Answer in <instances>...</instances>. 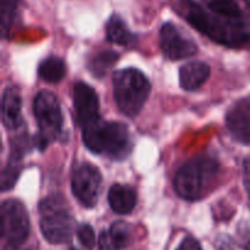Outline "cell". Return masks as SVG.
I'll use <instances>...</instances> for the list:
<instances>
[{
  "instance_id": "6da1fadb",
  "label": "cell",
  "mask_w": 250,
  "mask_h": 250,
  "mask_svg": "<svg viewBox=\"0 0 250 250\" xmlns=\"http://www.w3.org/2000/svg\"><path fill=\"white\" fill-rule=\"evenodd\" d=\"M182 1L186 5V19L210 39L229 48H243L250 44V34L247 31L246 23L231 22L214 16L194 0Z\"/></svg>"
},
{
  "instance_id": "7a4b0ae2",
  "label": "cell",
  "mask_w": 250,
  "mask_h": 250,
  "mask_svg": "<svg viewBox=\"0 0 250 250\" xmlns=\"http://www.w3.org/2000/svg\"><path fill=\"white\" fill-rule=\"evenodd\" d=\"M83 142L90 151L112 160H124L132 150L128 128L120 122L94 120L83 127Z\"/></svg>"
},
{
  "instance_id": "3957f363",
  "label": "cell",
  "mask_w": 250,
  "mask_h": 250,
  "mask_svg": "<svg viewBox=\"0 0 250 250\" xmlns=\"http://www.w3.org/2000/svg\"><path fill=\"white\" fill-rule=\"evenodd\" d=\"M219 172V163L208 155L193 158L178 170L175 190L186 200H197L212 187Z\"/></svg>"
},
{
  "instance_id": "277c9868",
  "label": "cell",
  "mask_w": 250,
  "mask_h": 250,
  "mask_svg": "<svg viewBox=\"0 0 250 250\" xmlns=\"http://www.w3.org/2000/svg\"><path fill=\"white\" fill-rule=\"evenodd\" d=\"M150 83L137 68H124L114 73V95L121 112L134 117L148 100Z\"/></svg>"
},
{
  "instance_id": "5b68a950",
  "label": "cell",
  "mask_w": 250,
  "mask_h": 250,
  "mask_svg": "<svg viewBox=\"0 0 250 250\" xmlns=\"http://www.w3.org/2000/svg\"><path fill=\"white\" fill-rule=\"evenodd\" d=\"M41 229L44 238L51 244H65L72 238L75 220L68 212L65 199L54 194L39 204Z\"/></svg>"
},
{
  "instance_id": "8992f818",
  "label": "cell",
  "mask_w": 250,
  "mask_h": 250,
  "mask_svg": "<svg viewBox=\"0 0 250 250\" xmlns=\"http://www.w3.org/2000/svg\"><path fill=\"white\" fill-rule=\"evenodd\" d=\"M33 111L39 128L34 144L43 150L60 134L63 122L62 112L55 94L49 90H42L36 95Z\"/></svg>"
},
{
  "instance_id": "52a82bcc",
  "label": "cell",
  "mask_w": 250,
  "mask_h": 250,
  "mask_svg": "<svg viewBox=\"0 0 250 250\" xmlns=\"http://www.w3.org/2000/svg\"><path fill=\"white\" fill-rule=\"evenodd\" d=\"M31 229L28 214L21 202L10 199L1 205V237L5 244H24Z\"/></svg>"
},
{
  "instance_id": "ba28073f",
  "label": "cell",
  "mask_w": 250,
  "mask_h": 250,
  "mask_svg": "<svg viewBox=\"0 0 250 250\" xmlns=\"http://www.w3.org/2000/svg\"><path fill=\"white\" fill-rule=\"evenodd\" d=\"M71 187L81 204L85 208H93L97 204L102 190V175L97 167L85 164L73 172Z\"/></svg>"
},
{
  "instance_id": "9c48e42d",
  "label": "cell",
  "mask_w": 250,
  "mask_h": 250,
  "mask_svg": "<svg viewBox=\"0 0 250 250\" xmlns=\"http://www.w3.org/2000/svg\"><path fill=\"white\" fill-rule=\"evenodd\" d=\"M160 48L164 55L170 60H182L190 58L198 51V46L189 37L185 36L177 26L171 22L160 29Z\"/></svg>"
},
{
  "instance_id": "30bf717a",
  "label": "cell",
  "mask_w": 250,
  "mask_h": 250,
  "mask_svg": "<svg viewBox=\"0 0 250 250\" xmlns=\"http://www.w3.org/2000/svg\"><path fill=\"white\" fill-rule=\"evenodd\" d=\"M73 103L80 125L83 127L99 119V99L90 85L78 82L73 88Z\"/></svg>"
},
{
  "instance_id": "8fae6325",
  "label": "cell",
  "mask_w": 250,
  "mask_h": 250,
  "mask_svg": "<svg viewBox=\"0 0 250 250\" xmlns=\"http://www.w3.org/2000/svg\"><path fill=\"white\" fill-rule=\"evenodd\" d=\"M226 125L234 138L241 142H250V98L232 105L227 112Z\"/></svg>"
},
{
  "instance_id": "7c38bea8",
  "label": "cell",
  "mask_w": 250,
  "mask_h": 250,
  "mask_svg": "<svg viewBox=\"0 0 250 250\" xmlns=\"http://www.w3.org/2000/svg\"><path fill=\"white\" fill-rule=\"evenodd\" d=\"M22 99L20 90L7 87L2 94V122L7 129L19 128L21 125Z\"/></svg>"
},
{
  "instance_id": "4fadbf2b",
  "label": "cell",
  "mask_w": 250,
  "mask_h": 250,
  "mask_svg": "<svg viewBox=\"0 0 250 250\" xmlns=\"http://www.w3.org/2000/svg\"><path fill=\"white\" fill-rule=\"evenodd\" d=\"M210 76V67L202 61L186 63L180 70V84L186 90H195L207 82Z\"/></svg>"
},
{
  "instance_id": "5bb4252c",
  "label": "cell",
  "mask_w": 250,
  "mask_h": 250,
  "mask_svg": "<svg viewBox=\"0 0 250 250\" xmlns=\"http://www.w3.org/2000/svg\"><path fill=\"white\" fill-rule=\"evenodd\" d=\"M109 204L116 214L126 215L134 209L137 203L136 193L129 187L114 185L109 190Z\"/></svg>"
},
{
  "instance_id": "9a60e30c",
  "label": "cell",
  "mask_w": 250,
  "mask_h": 250,
  "mask_svg": "<svg viewBox=\"0 0 250 250\" xmlns=\"http://www.w3.org/2000/svg\"><path fill=\"white\" fill-rule=\"evenodd\" d=\"M106 37L111 43L122 46H133L137 37L128 29L124 20L117 15H112L106 23Z\"/></svg>"
},
{
  "instance_id": "2e32d148",
  "label": "cell",
  "mask_w": 250,
  "mask_h": 250,
  "mask_svg": "<svg viewBox=\"0 0 250 250\" xmlns=\"http://www.w3.org/2000/svg\"><path fill=\"white\" fill-rule=\"evenodd\" d=\"M39 77L48 83H59L66 75L65 62L60 58L50 56L41 62L38 67Z\"/></svg>"
},
{
  "instance_id": "e0dca14e",
  "label": "cell",
  "mask_w": 250,
  "mask_h": 250,
  "mask_svg": "<svg viewBox=\"0 0 250 250\" xmlns=\"http://www.w3.org/2000/svg\"><path fill=\"white\" fill-rule=\"evenodd\" d=\"M20 0H0V23H1V34L6 37L10 33L17 10H19Z\"/></svg>"
},
{
  "instance_id": "ac0fdd59",
  "label": "cell",
  "mask_w": 250,
  "mask_h": 250,
  "mask_svg": "<svg viewBox=\"0 0 250 250\" xmlns=\"http://www.w3.org/2000/svg\"><path fill=\"white\" fill-rule=\"evenodd\" d=\"M119 60V55L114 51H103L98 54L89 63V70L97 77H103Z\"/></svg>"
},
{
  "instance_id": "d6986e66",
  "label": "cell",
  "mask_w": 250,
  "mask_h": 250,
  "mask_svg": "<svg viewBox=\"0 0 250 250\" xmlns=\"http://www.w3.org/2000/svg\"><path fill=\"white\" fill-rule=\"evenodd\" d=\"M109 233L111 236L112 242H114V244L119 250L125 249L131 243V231H129V227L125 222L119 221L112 224V226L110 227Z\"/></svg>"
},
{
  "instance_id": "ffe728a7",
  "label": "cell",
  "mask_w": 250,
  "mask_h": 250,
  "mask_svg": "<svg viewBox=\"0 0 250 250\" xmlns=\"http://www.w3.org/2000/svg\"><path fill=\"white\" fill-rule=\"evenodd\" d=\"M20 176V165L19 160H15V159H10L9 164H7L6 167L4 168L1 173V190L11 189L12 187L16 183L17 178Z\"/></svg>"
},
{
  "instance_id": "44dd1931",
  "label": "cell",
  "mask_w": 250,
  "mask_h": 250,
  "mask_svg": "<svg viewBox=\"0 0 250 250\" xmlns=\"http://www.w3.org/2000/svg\"><path fill=\"white\" fill-rule=\"evenodd\" d=\"M77 237L81 244L87 249H92L95 246V233L89 225L83 224L78 226Z\"/></svg>"
},
{
  "instance_id": "7402d4cb",
  "label": "cell",
  "mask_w": 250,
  "mask_h": 250,
  "mask_svg": "<svg viewBox=\"0 0 250 250\" xmlns=\"http://www.w3.org/2000/svg\"><path fill=\"white\" fill-rule=\"evenodd\" d=\"M99 249L100 250H119L112 242L109 231H103L99 236Z\"/></svg>"
},
{
  "instance_id": "603a6c76",
  "label": "cell",
  "mask_w": 250,
  "mask_h": 250,
  "mask_svg": "<svg viewBox=\"0 0 250 250\" xmlns=\"http://www.w3.org/2000/svg\"><path fill=\"white\" fill-rule=\"evenodd\" d=\"M177 250H202V247L197 239H194L193 237H187L183 239Z\"/></svg>"
},
{
  "instance_id": "cb8c5ba5",
  "label": "cell",
  "mask_w": 250,
  "mask_h": 250,
  "mask_svg": "<svg viewBox=\"0 0 250 250\" xmlns=\"http://www.w3.org/2000/svg\"><path fill=\"white\" fill-rule=\"evenodd\" d=\"M2 250H31V248H27L23 244H5Z\"/></svg>"
},
{
  "instance_id": "d4e9b609",
  "label": "cell",
  "mask_w": 250,
  "mask_h": 250,
  "mask_svg": "<svg viewBox=\"0 0 250 250\" xmlns=\"http://www.w3.org/2000/svg\"><path fill=\"white\" fill-rule=\"evenodd\" d=\"M244 182H246L247 190H248L249 197H250V165H249V164H247V165H246V175H244Z\"/></svg>"
},
{
  "instance_id": "484cf974",
  "label": "cell",
  "mask_w": 250,
  "mask_h": 250,
  "mask_svg": "<svg viewBox=\"0 0 250 250\" xmlns=\"http://www.w3.org/2000/svg\"><path fill=\"white\" fill-rule=\"evenodd\" d=\"M70 250H78V249H76V248H71Z\"/></svg>"
},
{
  "instance_id": "4316f807",
  "label": "cell",
  "mask_w": 250,
  "mask_h": 250,
  "mask_svg": "<svg viewBox=\"0 0 250 250\" xmlns=\"http://www.w3.org/2000/svg\"><path fill=\"white\" fill-rule=\"evenodd\" d=\"M249 250H250V249H249Z\"/></svg>"
}]
</instances>
